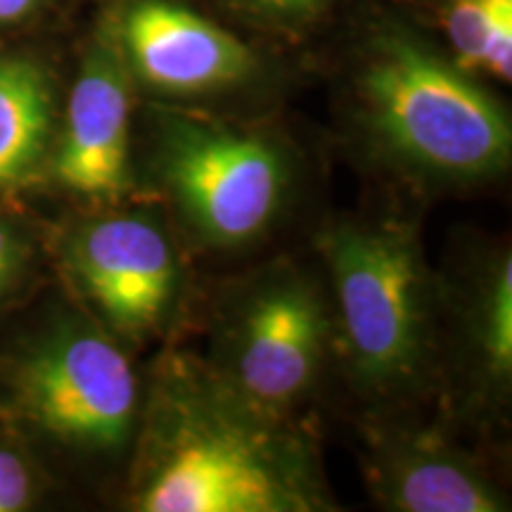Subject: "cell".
Wrapping results in <instances>:
<instances>
[{
    "mask_svg": "<svg viewBox=\"0 0 512 512\" xmlns=\"http://www.w3.org/2000/svg\"><path fill=\"white\" fill-rule=\"evenodd\" d=\"M133 503L143 512L330 508L311 446L219 373L166 370L147 411Z\"/></svg>",
    "mask_w": 512,
    "mask_h": 512,
    "instance_id": "6da1fadb",
    "label": "cell"
},
{
    "mask_svg": "<svg viewBox=\"0 0 512 512\" xmlns=\"http://www.w3.org/2000/svg\"><path fill=\"white\" fill-rule=\"evenodd\" d=\"M247 8L268 12V15H297V12L311 10L320 0H240Z\"/></svg>",
    "mask_w": 512,
    "mask_h": 512,
    "instance_id": "9a60e30c",
    "label": "cell"
},
{
    "mask_svg": "<svg viewBox=\"0 0 512 512\" xmlns=\"http://www.w3.org/2000/svg\"><path fill=\"white\" fill-rule=\"evenodd\" d=\"M119 48L138 79L164 93H204L245 81L256 57L240 38L169 0H136Z\"/></svg>",
    "mask_w": 512,
    "mask_h": 512,
    "instance_id": "52a82bcc",
    "label": "cell"
},
{
    "mask_svg": "<svg viewBox=\"0 0 512 512\" xmlns=\"http://www.w3.org/2000/svg\"><path fill=\"white\" fill-rule=\"evenodd\" d=\"M19 259V247L15 235L0 223V287L10 280L12 271H15Z\"/></svg>",
    "mask_w": 512,
    "mask_h": 512,
    "instance_id": "2e32d148",
    "label": "cell"
},
{
    "mask_svg": "<svg viewBox=\"0 0 512 512\" xmlns=\"http://www.w3.org/2000/svg\"><path fill=\"white\" fill-rule=\"evenodd\" d=\"M128 128L131 83L119 41L93 46L72 95L67 124L55 157L57 181L91 197H110L128 188Z\"/></svg>",
    "mask_w": 512,
    "mask_h": 512,
    "instance_id": "9c48e42d",
    "label": "cell"
},
{
    "mask_svg": "<svg viewBox=\"0 0 512 512\" xmlns=\"http://www.w3.org/2000/svg\"><path fill=\"white\" fill-rule=\"evenodd\" d=\"M446 31L460 69L512 76V0H451Z\"/></svg>",
    "mask_w": 512,
    "mask_h": 512,
    "instance_id": "7c38bea8",
    "label": "cell"
},
{
    "mask_svg": "<svg viewBox=\"0 0 512 512\" xmlns=\"http://www.w3.org/2000/svg\"><path fill=\"white\" fill-rule=\"evenodd\" d=\"M486 366L498 377L512 370V261L510 256L498 264L494 278L486 287L479 323Z\"/></svg>",
    "mask_w": 512,
    "mask_h": 512,
    "instance_id": "4fadbf2b",
    "label": "cell"
},
{
    "mask_svg": "<svg viewBox=\"0 0 512 512\" xmlns=\"http://www.w3.org/2000/svg\"><path fill=\"white\" fill-rule=\"evenodd\" d=\"M380 501L401 512H501L505 498L465 456L427 437L384 441L370 465Z\"/></svg>",
    "mask_w": 512,
    "mask_h": 512,
    "instance_id": "30bf717a",
    "label": "cell"
},
{
    "mask_svg": "<svg viewBox=\"0 0 512 512\" xmlns=\"http://www.w3.org/2000/svg\"><path fill=\"white\" fill-rule=\"evenodd\" d=\"M320 247L354 375L370 389L411 380L427 349V278L411 235L387 223H344Z\"/></svg>",
    "mask_w": 512,
    "mask_h": 512,
    "instance_id": "3957f363",
    "label": "cell"
},
{
    "mask_svg": "<svg viewBox=\"0 0 512 512\" xmlns=\"http://www.w3.org/2000/svg\"><path fill=\"white\" fill-rule=\"evenodd\" d=\"M368 124L389 155L441 178H482L510 159L501 105L411 34L375 41L361 74Z\"/></svg>",
    "mask_w": 512,
    "mask_h": 512,
    "instance_id": "7a4b0ae2",
    "label": "cell"
},
{
    "mask_svg": "<svg viewBox=\"0 0 512 512\" xmlns=\"http://www.w3.org/2000/svg\"><path fill=\"white\" fill-rule=\"evenodd\" d=\"M53 128V88L24 57L0 60V188L22 183L46 155Z\"/></svg>",
    "mask_w": 512,
    "mask_h": 512,
    "instance_id": "8fae6325",
    "label": "cell"
},
{
    "mask_svg": "<svg viewBox=\"0 0 512 512\" xmlns=\"http://www.w3.org/2000/svg\"><path fill=\"white\" fill-rule=\"evenodd\" d=\"M325 313L318 290L302 275L266 280L240 309L223 377L256 406L285 411L318 377L328 337Z\"/></svg>",
    "mask_w": 512,
    "mask_h": 512,
    "instance_id": "8992f818",
    "label": "cell"
},
{
    "mask_svg": "<svg viewBox=\"0 0 512 512\" xmlns=\"http://www.w3.org/2000/svg\"><path fill=\"white\" fill-rule=\"evenodd\" d=\"M36 0H0V24L15 22L34 8Z\"/></svg>",
    "mask_w": 512,
    "mask_h": 512,
    "instance_id": "e0dca14e",
    "label": "cell"
},
{
    "mask_svg": "<svg viewBox=\"0 0 512 512\" xmlns=\"http://www.w3.org/2000/svg\"><path fill=\"white\" fill-rule=\"evenodd\" d=\"M159 124L157 162L185 221L214 245H242L264 233L287 185L280 152L252 133L183 114H166Z\"/></svg>",
    "mask_w": 512,
    "mask_h": 512,
    "instance_id": "277c9868",
    "label": "cell"
},
{
    "mask_svg": "<svg viewBox=\"0 0 512 512\" xmlns=\"http://www.w3.org/2000/svg\"><path fill=\"white\" fill-rule=\"evenodd\" d=\"M72 264L83 290L121 330L157 323L176 285V259L155 221L119 214L76 235Z\"/></svg>",
    "mask_w": 512,
    "mask_h": 512,
    "instance_id": "ba28073f",
    "label": "cell"
},
{
    "mask_svg": "<svg viewBox=\"0 0 512 512\" xmlns=\"http://www.w3.org/2000/svg\"><path fill=\"white\" fill-rule=\"evenodd\" d=\"M31 489V472L15 451L0 448V512H17L27 508Z\"/></svg>",
    "mask_w": 512,
    "mask_h": 512,
    "instance_id": "5bb4252c",
    "label": "cell"
},
{
    "mask_svg": "<svg viewBox=\"0 0 512 512\" xmlns=\"http://www.w3.org/2000/svg\"><path fill=\"white\" fill-rule=\"evenodd\" d=\"M24 408L69 444L110 451L131 437L138 384L112 339L88 328L57 332L19 373Z\"/></svg>",
    "mask_w": 512,
    "mask_h": 512,
    "instance_id": "5b68a950",
    "label": "cell"
}]
</instances>
